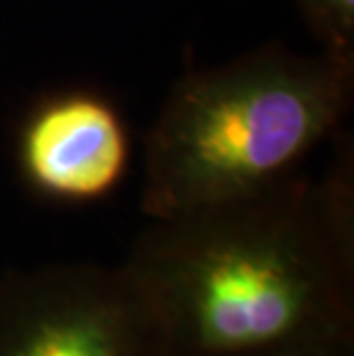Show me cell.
Instances as JSON below:
<instances>
[{
  "label": "cell",
  "instance_id": "3957f363",
  "mask_svg": "<svg viewBox=\"0 0 354 356\" xmlns=\"http://www.w3.org/2000/svg\"><path fill=\"white\" fill-rule=\"evenodd\" d=\"M0 356H166L124 264L10 269L0 276Z\"/></svg>",
  "mask_w": 354,
  "mask_h": 356
},
{
  "label": "cell",
  "instance_id": "277c9868",
  "mask_svg": "<svg viewBox=\"0 0 354 356\" xmlns=\"http://www.w3.org/2000/svg\"><path fill=\"white\" fill-rule=\"evenodd\" d=\"M129 136L118 111L97 95L70 92L30 113L21 134V170L44 198L102 200L129 165Z\"/></svg>",
  "mask_w": 354,
  "mask_h": 356
},
{
  "label": "cell",
  "instance_id": "7a4b0ae2",
  "mask_svg": "<svg viewBox=\"0 0 354 356\" xmlns=\"http://www.w3.org/2000/svg\"><path fill=\"white\" fill-rule=\"evenodd\" d=\"M352 99L354 56L329 49L269 44L186 74L147 134L143 214L163 221L276 184L341 129Z\"/></svg>",
  "mask_w": 354,
  "mask_h": 356
},
{
  "label": "cell",
  "instance_id": "5b68a950",
  "mask_svg": "<svg viewBox=\"0 0 354 356\" xmlns=\"http://www.w3.org/2000/svg\"><path fill=\"white\" fill-rule=\"evenodd\" d=\"M322 49L354 56V0H295Z\"/></svg>",
  "mask_w": 354,
  "mask_h": 356
},
{
  "label": "cell",
  "instance_id": "6da1fadb",
  "mask_svg": "<svg viewBox=\"0 0 354 356\" xmlns=\"http://www.w3.org/2000/svg\"><path fill=\"white\" fill-rule=\"evenodd\" d=\"M166 356H354V165L152 221L122 262Z\"/></svg>",
  "mask_w": 354,
  "mask_h": 356
}]
</instances>
